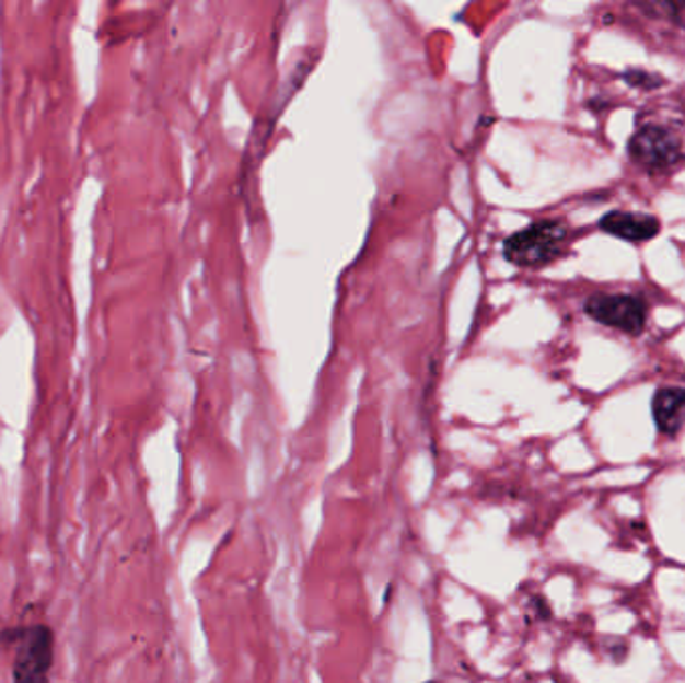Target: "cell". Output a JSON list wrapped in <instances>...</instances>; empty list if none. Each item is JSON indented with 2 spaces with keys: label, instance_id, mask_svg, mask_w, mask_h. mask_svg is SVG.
I'll list each match as a JSON object with an SVG mask.
<instances>
[{
  "label": "cell",
  "instance_id": "2",
  "mask_svg": "<svg viewBox=\"0 0 685 683\" xmlns=\"http://www.w3.org/2000/svg\"><path fill=\"white\" fill-rule=\"evenodd\" d=\"M2 639L14 648L12 683H48L55 661V634L48 625L9 629Z\"/></svg>",
  "mask_w": 685,
  "mask_h": 683
},
{
  "label": "cell",
  "instance_id": "8",
  "mask_svg": "<svg viewBox=\"0 0 685 683\" xmlns=\"http://www.w3.org/2000/svg\"><path fill=\"white\" fill-rule=\"evenodd\" d=\"M427 683H441V682H438V680H431V682H427Z\"/></svg>",
  "mask_w": 685,
  "mask_h": 683
},
{
  "label": "cell",
  "instance_id": "9",
  "mask_svg": "<svg viewBox=\"0 0 685 683\" xmlns=\"http://www.w3.org/2000/svg\"><path fill=\"white\" fill-rule=\"evenodd\" d=\"M557 683H568V682H557Z\"/></svg>",
  "mask_w": 685,
  "mask_h": 683
},
{
  "label": "cell",
  "instance_id": "7",
  "mask_svg": "<svg viewBox=\"0 0 685 683\" xmlns=\"http://www.w3.org/2000/svg\"><path fill=\"white\" fill-rule=\"evenodd\" d=\"M624 81L634 89H641V91H655L665 84V79L662 74H655V72L641 71V69H629L624 72Z\"/></svg>",
  "mask_w": 685,
  "mask_h": 683
},
{
  "label": "cell",
  "instance_id": "1",
  "mask_svg": "<svg viewBox=\"0 0 685 683\" xmlns=\"http://www.w3.org/2000/svg\"><path fill=\"white\" fill-rule=\"evenodd\" d=\"M568 243V224L556 219H545L509 236L503 243V257L511 265L523 269L544 267L547 263L559 259L566 253Z\"/></svg>",
  "mask_w": 685,
  "mask_h": 683
},
{
  "label": "cell",
  "instance_id": "4",
  "mask_svg": "<svg viewBox=\"0 0 685 683\" xmlns=\"http://www.w3.org/2000/svg\"><path fill=\"white\" fill-rule=\"evenodd\" d=\"M585 313L595 323L639 337L648 323V303L631 293H595L585 301Z\"/></svg>",
  "mask_w": 685,
  "mask_h": 683
},
{
  "label": "cell",
  "instance_id": "6",
  "mask_svg": "<svg viewBox=\"0 0 685 683\" xmlns=\"http://www.w3.org/2000/svg\"><path fill=\"white\" fill-rule=\"evenodd\" d=\"M651 415L660 433L675 437L685 427L684 387H660L651 400Z\"/></svg>",
  "mask_w": 685,
  "mask_h": 683
},
{
  "label": "cell",
  "instance_id": "3",
  "mask_svg": "<svg viewBox=\"0 0 685 683\" xmlns=\"http://www.w3.org/2000/svg\"><path fill=\"white\" fill-rule=\"evenodd\" d=\"M627 154L636 165L653 173L670 171L685 159L680 135L663 125L639 127L627 142Z\"/></svg>",
  "mask_w": 685,
  "mask_h": 683
},
{
  "label": "cell",
  "instance_id": "5",
  "mask_svg": "<svg viewBox=\"0 0 685 683\" xmlns=\"http://www.w3.org/2000/svg\"><path fill=\"white\" fill-rule=\"evenodd\" d=\"M600 229L627 243H646L660 235V219L648 212L609 211L600 219Z\"/></svg>",
  "mask_w": 685,
  "mask_h": 683
}]
</instances>
